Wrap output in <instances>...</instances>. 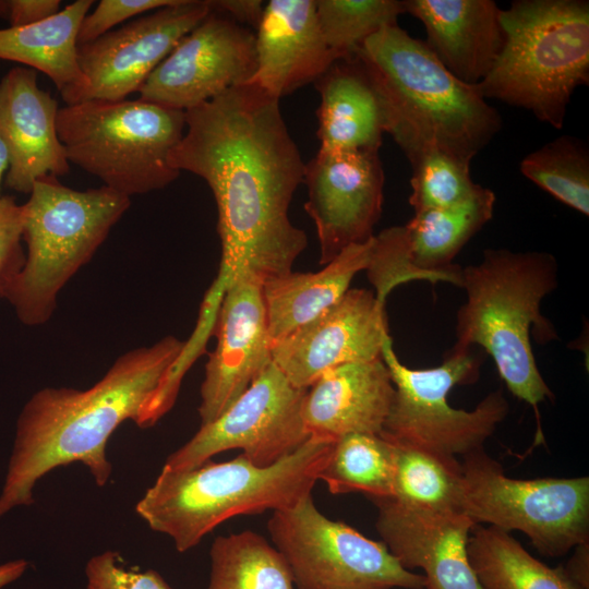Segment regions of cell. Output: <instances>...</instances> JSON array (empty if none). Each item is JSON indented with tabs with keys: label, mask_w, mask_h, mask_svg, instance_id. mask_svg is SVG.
Listing matches in <instances>:
<instances>
[{
	"label": "cell",
	"mask_w": 589,
	"mask_h": 589,
	"mask_svg": "<svg viewBox=\"0 0 589 589\" xmlns=\"http://www.w3.org/2000/svg\"><path fill=\"white\" fill-rule=\"evenodd\" d=\"M185 129L170 164L213 192L220 265L263 283L291 272L308 244L288 216L305 164L279 99L249 82L187 110Z\"/></svg>",
	"instance_id": "1"
},
{
	"label": "cell",
	"mask_w": 589,
	"mask_h": 589,
	"mask_svg": "<svg viewBox=\"0 0 589 589\" xmlns=\"http://www.w3.org/2000/svg\"><path fill=\"white\" fill-rule=\"evenodd\" d=\"M184 346L166 336L124 352L87 389L46 387L24 405L0 493V518L34 503L36 482L56 467L85 465L97 485L107 483L111 465L106 445L125 420L139 426L146 409Z\"/></svg>",
	"instance_id": "2"
},
{
	"label": "cell",
	"mask_w": 589,
	"mask_h": 589,
	"mask_svg": "<svg viewBox=\"0 0 589 589\" xmlns=\"http://www.w3.org/2000/svg\"><path fill=\"white\" fill-rule=\"evenodd\" d=\"M356 55L377 92L384 130L409 163L432 151L472 160L501 130V115L478 86L454 76L398 24L372 34Z\"/></svg>",
	"instance_id": "3"
},
{
	"label": "cell",
	"mask_w": 589,
	"mask_h": 589,
	"mask_svg": "<svg viewBox=\"0 0 589 589\" xmlns=\"http://www.w3.org/2000/svg\"><path fill=\"white\" fill-rule=\"evenodd\" d=\"M556 259L541 251L485 249L482 260L462 267L466 301L456 317L452 352L482 347L493 359L508 390L533 407L553 394L542 377L531 336L544 344L557 339L541 313L543 299L557 287Z\"/></svg>",
	"instance_id": "4"
},
{
	"label": "cell",
	"mask_w": 589,
	"mask_h": 589,
	"mask_svg": "<svg viewBox=\"0 0 589 589\" xmlns=\"http://www.w3.org/2000/svg\"><path fill=\"white\" fill-rule=\"evenodd\" d=\"M335 442L311 436L267 467L255 466L242 454L225 462L208 459L188 470L163 467L135 512L185 552L232 517L289 508L312 494Z\"/></svg>",
	"instance_id": "5"
},
{
	"label": "cell",
	"mask_w": 589,
	"mask_h": 589,
	"mask_svg": "<svg viewBox=\"0 0 589 589\" xmlns=\"http://www.w3.org/2000/svg\"><path fill=\"white\" fill-rule=\"evenodd\" d=\"M500 20L504 44L480 93L561 129L573 93L589 83V2L516 0Z\"/></svg>",
	"instance_id": "6"
},
{
	"label": "cell",
	"mask_w": 589,
	"mask_h": 589,
	"mask_svg": "<svg viewBox=\"0 0 589 589\" xmlns=\"http://www.w3.org/2000/svg\"><path fill=\"white\" fill-rule=\"evenodd\" d=\"M130 203L106 185L77 191L52 175L34 182L23 204L25 262L5 298L23 324L50 320L60 290L91 261Z\"/></svg>",
	"instance_id": "7"
},
{
	"label": "cell",
	"mask_w": 589,
	"mask_h": 589,
	"mask_svg": "<svg viewBox=\"0 0 589 589\" xmlns=\"http://www.w3.org/2000/svg\"><path fill=\"white\" fill-rule=\"evenodd\" d=\"M185 130V112L137 100H88L57 115L69 163L127 196L166 188L180 175L170 155Z\"/></svg>",
	"instance_id": "8"
},
{
	"label": "cell",
	"mask_w": 589,
	"mask_h": 589,
	"mask_svg": "<svg viewBox=\"0 0 589 589\" xmlns=\"http://www.w3.org/2000/svg\"><path fill=\"white\" fill-rule=\"evenodd\" d=\"M394 387L393 402L380 436L393 444L420 446L453 456L482 448L508 413L501 389L488 394L471 410L449 406V390L474 382L480 362L470 350L449 351L434 368L402 364L389 336L382 349Z\"/></svg>",
	"instance_id": "9"
},
{
	"label": "cell",
	"mask_w": 589,
	"mask_h": 589,
	"mask_svg": "<svg viewBox=\"0 0 589 589\" xmlns=\"http://www.w3.org/2000/svg\"><path fill=\"white\" fill-rule=\"evenodd\" d=\"M460 508L474 524L525 533L558 557L589 541V478L514 479L483 447L464 455Z\"/></svg>",
	"instance_id": "10"
},
{
	"label": "cell",
	"mask_w": 589,
	"mask_h": 589,
	"mask_svg": "<svg viewBox=\"0 0 589 589\" xmlns=\"http://www.w3.org/2000/svg\"><path fill=\"white\" fill-rule=\"evenodd\" d=\"M267 529L298 589H424L423 575L404 568L382 541L328 519L312 494L274 510Z\"/></svg>",
	"instance_id": "11"
},
{
	"label": "cell",
	"mask_w": 589,
	"mask_h": 589,
	"mask_svg": "<svg viewBox=\"0 0 589 589\" xmlns=\"http://www.w3.org/2000/svg\"><path fill=\"white\" fill-rule=\"evenodd\" d=\"M305 392L272 362L219 417L169 455L164 468L192 469L236 448L255 466L274 465L311 437L302 419Z\"/></svg>",
	"instance_id": "12"
},
{
	"label": "cell",
	"mask_w": 589,
	"mask_h": 589,
	"mask_svg": "<svg viewBox=\"0 0 589 589\" xmlns=\"http://www.w3.org/2000/svg\"><path fill=\"white\" fill-rule=\"evenodd\" d=\"M209 1L177 0L77 46L83 81L61 93L67 105L123 100L141 86L179 40L209 13Z\"/></svg>",
	"instance_id": "13"
},
{
	"label": "cell",
	"mask_w": 589,
	"mask_h": 589,
	"mask_svg": "<svg viewBox=\"0 0 589 589\" xmlns=\"http://www.w3.org/2000/svg\"><path fill=\"white\" fill-rule=\"evenodd\" d=\"M255 69V33L212 9L151 73L140 99L185 112L249 83Z\"/></svg>",
	"instance_id": "14"
},
{
	"label": "cell",
	"mask_w": 589,
	"mask_h": 589,
	"mask_svg": "<svg viewBox=\"0 0 589 589\" xmlns=\"http://www.w3.org/2000/svg\"><path fill=\"white\" fill-rule=\"evenodd\" d=\"M304 209L316 227L321 265L371 239L383 207L384 171L377 151L317 152L305 164Z\"/></svg>",
	"instance_id": "15"
},
{
	"label": "cell",
	"mask_w": 589,
	"mask_h": 589,
	"mask_svg": "<svg viewBox=\"0 0 589 589\" xmlns=\"http://www.w3.org/2000/svg\"><path fill=\"white\" fill-rule=\"evenodd\" d=\"M385 303L368 289H349L333 306L272 346L273 363L306 389L327 370L382 358L389 337Z\"/></svg>",
	"instance_id": "16"
},
{
	"label": "cell",
	"mask_w": 589,
	"mask_h": 589,
	"mask_svg": "<svg viewBox=\"0 0 589 589\" xmlns=\"http://www.w3.org/2000/svg\"><path fill=\"white\" fill-rule=\"evenodd\" d=\"M214 334L217 344L201 386V425L219 417L273 362L261 279L251 274L231 278Z\"/></svg>",
	"instance_id": "17"
},
{
	"label": "cell",
	"mask_w": 589,
	"mask_h": 589,
	"mask_svg": "<svg viewBox=\"0 0 589 589\" xmlns=\"http://www.w3.org/2000/svg\"><path fill=\"white\" fill-rule=\"evenodd\" d=\"M375 527L388 551L411 570L420 568L424 589H481L468 561L469 536L477 525L462 513H445L372 501Z\"/></svg>",
	"instance_id": "18"
},
{
	"label": "cell",
	"mask_w": 589,
	"mask_h": 589,
	"mask_svg": "<svg viewBox=\"0 0 589 589\" xmlns=\"http://www.w3.org/2000/svg\"><path fill=\"white\" fill-rule=\"evenodd\" d=\"M57 100L27 67L12 68L0 81V135L8 148L7 185L32 191L44 176H63L70 163L57 133Z\"/></svg>",
	"instance_id": "19"
},
{
	"label": "cell",
	"mask_w": 589,
	"mask_h": 589,
	"mask_svg": "<svg viewBox=\"0 0 589 589\" xmlns=\"http://www.w3.org/2000/svg\"><path fill=\"white\" fill-rule=\"evenodd\" d=\"M256 69L250 82L280 99L316 82L335 60L323 37L316 0H271L255 33Z\"/></svg>",
	"instance_id": "20"
},
{
	"label": "cell",
	"mask_w": 589,
	"mask_h": 589,
	"mask_svg": "<svg viewBox=\"0 0 589 589\" xmlns=\"http://www.w3.org/2000/svg\"><path fill=\"white\" fill-rule=\"evenodd\" d=\"M394 394L382 358L341 364L306 388L302 419L310 436L336 441L351 433L381 435Z\"/></svg>",
	"instance_id": "21"
},
{
	"label": "cell",
	"mask_w": 589,
	"mask_h": 589,
	"mask_svg": "<svg viewBox=\"0 0 589 589\" xmlns=\"http://www.w3.org/2000/svg\"><path fill=\"white\" fill-rule=\"evenodd\" d=\"M404 13L424 26L423 40L458 80L477 85L489 73L503 44L501 10L493 0H401Z\"/></svg>",
	"instance_id": "22"
},
{
	"label": "cell",
	"mask_w": 589,
	"mask_h": 589,
	"mask_svg": "<svg viewBox=\"0 0 589 589\" xmlns=\"http://www.w3.org/2000/svg\"><path fill=\"white\" fill-rule=\"evenodd\" d=\"M320 152L377 151L385 133L375 86L358 56L332 63L315 82Z\"/></svg>",
	"instance_id": "23"
},
{
	"label": "cell",
	"mask_w": 589,
	"mask_h": 589,
	"mask_svg": "<svg viewBox=\"0 0 589 589\" xmlns=\"http://www.w3.org/2000/svg\"><path fill=\"white\" fill-rule=\"evenodd\" d=\"M373 237L365 242L347 247L318 272L291 271L263 283L272 344L309 323L340 300L349 290L353 277L366 269Z\"/></svg>",
	"instance_id": "24"
},
{
	"label": "cell",
	"mask_w": 589,
	"mask_h": 589,
	"mask_svg": "<svg viewBox=\"0 0 589 589\" xmlns=\"http://www.w3.org/2000/svg\"><path fill=\"white\" fill-rule=\"evenodd\" d=\"M494 203V192L479 185L456 205L414 213L404 227L410 262L424 280L460 287L462 267L453 260L492 218Z\"/></svg>",
	"instance_id": "25"
},
{
	"label": "cell",
	"mask_w": 589,
	"mask_h": 589,
	"mask_svg": "<svg viewBox=\"0 0 589 589\" xmlns=\"http://www.w3.org/2000/svg\"><path fill=\"white\" fill-rule=\"evenodd\" d=\"M92 4V0H76L37 23L0 29V59L41 71L60 93L76 87L83 81L77 34Z\"/></svg>",
	"instance_id": "26"
},
{
	"label": "cell",
	"mask_w": 589,
	"mask_h": 589,
	"mask_svg": "<svg viewBox=\"0 0 589 589\" xmlns=\"http://www.w3.org/2000/svg\"><path fill=\"white\" fill-rule=\"evenodd\" d=\"M467 553L481 589H582L564 566H548L509 532L493 526L473 527Z\"/></svg>",
	"instance_id": "27"
},
{
	"label": "cell",
	"mask_w": 589,
	"mask_h": 589,
	"mask_svg": "<svg viewBox=\"0 0 589 589\" xmlns=\"http://www.w3.org/2000/svg\"><path fill=\"white\" fill-rule=\"evenodd\" d=\"M393 446L395 469L389 500L406 506L462 513V469L456 456L413 445Z\"/></svg>",
	"instance_id": "28"
},
{
	"label": "cell",
	"mask_w": 589,
	"mask_h": 589,
	"mask_svg": "<svg viewBox=\"0 0 589 589\" xmlns=\"http://www.w3.org/2000/svg\"><path fill=\"white\" fill-rule=\"evenodd\" d=\"M211 562L207 589H293L281 553L251 530L217 537Z\"/></svg>",
	"instance_id": "29"
},
{
	"label": "cell",
	"mask_w": 589,
	"mask_h": 589,
	"mask_svg": "<svg viewBox=\"0 0 589 589\" xmlns=\"http://www.w3.org/2000/svg\"><path fill=\"white\" fill-rule=\"evenodd\" d=\"M394 446L380 435L351 433L336 440L321 471L333 494L360 492L372 501L393 495Z\"/></svg>",
	"instance_id": "30"
},
{
	"label": "cell",
	"mask_w": 589,
	"mask_h": 589,
	"mask_svg": "<svg viewBox=\"0 0 589 589\" xmlns=\"http://www.w3.org/2000/svg\"><path fill=\"white\" fill-rule=\"evenodd\" d=\"M520 172L566 206L589 215V149L582 140L556 137L528 154Z\"/></svg>",
	"instance_id": "31"
},
{
	"label": "cell",
	"mask_w": 589,
	"mask_h": 589,
	"mask_svg": "<svg viewBox=\"0 0 589 589\" xmlns=\"http://www.w3.org/2000/svg\"><path fill=\"white\" fill-rule=\"evenodd\" d=\"M400 0H316V15L335 60L354 55L361 44L384 26L397 24Z\"/></svg>",
	"instance_id": "32"
},
{
	"label": "cell",
	"mask_w": 589,
	"mask_h": 589,
	"mask_svg": "<svg viewBox=\"0 0 589 589\" xmlns=\"http://www.w3.org/2000/svg\"><path fill=\"white\" fill-rule=\"evenodd\" d=\"M471 160L445 152L432 151L410 163L414 213L446 208L468 199L479 187L470 176Z\"/></svg>",
	"instance_id": "33"
},
{
	"label": "cell",
	"mask_w": 589,
	"mask_h": 589,
	"mask_svg": "<svg viewBox=\"0 0 589 589\" xmlns=\"http://www.w3.org/2000/svg\"><path fill=\"white\" fill-rule=\"evenodd\" d=\"M229 281V273L219 269L204 297L196 327L191 338L184 341L182 351L154 394L141 428L154 425L173 406L183 375L202 353L206 341L214 333L218 310Z\"/></svg>",
	"instance_id": "34"
},
{
	"label": "cell",
	"mask_w": 589,
	"mask_h": 589,
	"mask_svg": "<svg viewBox=\"0 0 589 589\" xmlns=\"http://www.w3.org/2000/svg\"><path fill=\"white\" fill-rule=\"evenodd\" d=\"M365 271L375 297L383 303L395 287L411 280H424L410 262L404 226L389 227L374 235Z\"/></svg>",
	"instance_id": "35"
},
{
	"label": "cell",
	"mask_w": 589,
	"mask_h": 589,
	"mask_svg": "<svg viewBox=\"0 0 589 589\" xmlns=\"http://www.w3.org/2000/svg\"><path fill=\"white\" fill-rule=\"evenodd\" d=\"M85 575L86 589H172L154 569L127 568L119 553L110 550L91 557Z\"/></svg>",
	"instance_id": "36"
},
{
	"label": "cell",
	"mask_w": 589,
	"mask_h": 589,
	"mask_svg": "<svg viewBox=\"0 0 589 589\" xmlns=\"http://www.w3.org/2000/svg\"><path fill=\"white\" fill-rule=\"evenodd\" d=\"M24 211L9 195L0 197V298H7L22 271L25 252L22 249Z\"/></svg>",
	"instance_id": "37"
},
{
	"label": "cell",
	"mask_w": 589,
	"mask_h": 589,
	"mask_svg": "<svg viewBox=\"0 0 589 589\" xmlns=\"http://www.w3.org/2000/svg\"><path fill=\"white\" fill-rule=\"evenodd\" d=\"M177 0H101L83 19L77 34V46L94 41L133 16L171 5Z\"/></svg>",
	"instance_id": "38"
},
{
	"label": "cell",
	"mask_w": 589,
	"mask_h": 589,
	"mask_svg": "<svg viewBox=\"0 0 589 589\" xmlns=\"http://www.w3.org/2000/svg\"><path fill=\"white\" fill-rule=\"evenodd\" d=\"M59 0H11L10 27L25 26L43 21L57 12Z\"/></svg>",
	"instance_id": "39"
},
{
	"label": "cell",
	"mask_w": 589,
	"mask_h": 589,
	"mask_svg": "<svg viewBox=\"0 0 589 589\" xmlns=\"http://www.w3.org/2000/svg\"><path fill=\"white\" fill-rule=\"evenodd\" d=\"M213 10L223 12L238 24L245 27L257 28L264 2L259 0H219L209 1Z\"/></svg>",
	"instance_id": "40"
},
{
	"label": "cell",
	"mask_w": 589,
	"mask_h": 589,
	"mask_svg": "<svg viewBox=\"0 0 589 589\" xmlns=\"http://www.w3.org/2000/svg\"><path fill=\"white\" fill-rule=\"evenodd\" d=\"M564 566L567 575L582 589H589V541L576 545Z\"/></svg>",
	"instance_id": "41"
},
{
	"label": "cell",
	"mask_w": 589,
	"mask_h": 589,
	"mask_svg": "<svg viewBox=\"0 0 589 589\" xmlns=\"http://www.w3.org/2000/svg\"><path fill=\"white\" fill-rule=\"evenodd\" d=\"M28 568V562L19 558L0 565V589L17 580Z\"/></svg>",
	"instance_id": "42"
},
{
	"label": "cell",
	"mask_w": 589,
	"mask_h": 589,
	"mask_svg": "<svg viewBox=\"0 0 589 589\" xmlns=\"http://www.w3.org/2000/svg\"><path fill=\"white\" fill-rule=\"evenodd\" d=\"M9 169V153L8 148L0 135V197L1 195V182L4 172Z\"/></svg>",
	"instance_id": "43"
}]
</instances>
